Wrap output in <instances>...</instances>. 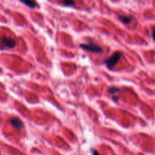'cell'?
I'll return each mask as SVG.
<instances>
[{
    "mask_svg": "<svg viewBox=\"0 0 155 155\" xmlns=\"http://www.w3.org/2000/svg\"><path fill=\"white\" fill-rule=\"evenodd\" d=\"M121 56H122V53H121L120 51H116V52L114 53L110 57L104 59L103 63L105 64L106 66H107V68H108L109 70H112L114 68L115 65L117 64V62L119 61Z\"/></svg>",
    "mask_w": 155,
    "mask_h": 155,
    "instance_id": "1",
    "label": "cell"
},
{
    "mask_svg": "<svg viewBox=\"0 0 155 155\" xmlns=\"http://www.w3.org/2000/svg\"><path fill=\"white\" fill-rule=\"evenodd\" d=\"M80 47L83 50H86V51L92 53H97L98 54V53H101L103 51L101 47L95 42H88L86 44H81Z\"/></svg>",
    "mask_w": 155,
    "mask_h": 155,
    "instance_id": "2",
    "label": "cell"
},
{
    "mask_svg": "<svg viewBox=\"0 0 155 155\" xmlns=\"http://www.w3.org/2000/svg\"><path fill=\"white\" fill-rule=\"evenodd\" d=\"M0 45L2 48H13L16 45V41L14 38L8 36H3L0 41Z\"/></svg>",
    "mask_w": 155,
    "mask_h": 155,
    "instance_id": "3",
    "label": "cell"
},
{
    "mask_svg": "<svg viewBox=\"0 0 155 155\" xmlns=\"http://www.w3.org/2000/svg\"><path fill=\"white\" fill-rule=\"evenodd\" d=\"M11 125L12 127H14L15 128H16L17 130H21V129L24 128V123L22 122L21 119H19L18 117H12L11 118L10 120H9Z\"/></svg>",
    "mask_w": 155,
    "mask_h": 155,
    "instance_id": "4",
    "label": "cell"
},
{
    "mask_svg": "<svg viewBox=\"0 0 155 155\" xmlns=\"http://www.w3.org/2000/svg\"><path fill=\"white\" fill-rule=\"evenodd\" d=\"M118 19L124 24H129L132 21V18L128 16H125V15H119L118 16Z\"/></svg>",
    "mask_w": 155,
    "mask_h": 155,
    "instance_id": "5",
    "label": "cell"
},
{
    "mask_svg": "<svg viewBox=\"0 0 155 155\" xmlns=\"http://www.w3.org/2000/svg\"><path fill=\"white\" fill-rule=\"evenodd\" d=\"M21 2L23 4L26 5L27 6H28L30 8H36L37 6V3L34 1H24L23 0V1H21Z\"/></svg>",
    "mask_w": 155,
    "mask_h": 155,
    "instance_id": "6",
    "label": "cell"
},
{
    "mask_svg": "<svg viewBox=\"0 0 155 155\" xmlns=\"http://www.w3.org/2000/svg\"><path fill=\"white\" fill-rule=\"evenodd\" d=\"M107 91L109 94H115L120 92V89L116 86H110V87L107 88Z\"/></svg>",
    "mask_w": 155,
    "mask_h": 155,
    "instance_id": "7",
    "label": "cell"
},
{
    "mask_svg": "<svg viewBox=\"0 0 155 155\" xmlns=\"http://www.w3.org/2000/svg\"><path fill=\"white\" fill-rule=\"evenodd\" d=\"M61 3L62 5H64V6H74L76 5L75 2L71 1V0H68V1H61Z\"/></svg>",
    "mask_w": 155,
    "mask_h": 155,
    "instance_id": "8",
    "label": "cell"
},
{
    "mask_svg": "<svg viewBox=\"0 0 155 155\" xmlns=\"http://www.w3.org/2000/svg\"><path fill=\"white\" fill-rule=\"evenodd\" d=\"M92 155H100L99 154H98V151H97L96 150H94V149L92 150Z\"/></svg>",
    "mask_w": 155,
    "mask_h": 155,
    "instance_id": "9",
    "label": "cell"
}]
</instances>
